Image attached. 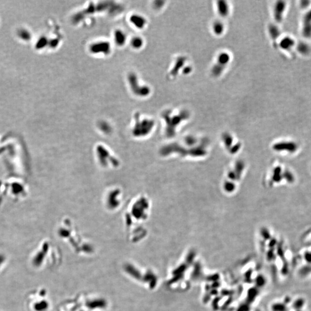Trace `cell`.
Returning <instances> with one entry per match:
<instances>
[{
    "mask_svg": "<svg viewBox=\"0 0 311 311\" xmlns=\"http://www.w3.org/2000/svg\"><path fill=\"white\" fill-rule=\"evenodd\" d=\"M215 7L217 13L221 17L224 19L229 16L230 13V5L228 1H217Z\"/></svg>",
    "mask_w": 311,
    "mask_h": 311,
    "instance_id": "3",
    "label": "cell"
},
{
    "mask_svg": "<svg viewBox=\"0 0 311 311\" xmlns=\"http://www.w3.org/2000/svg\"><path fill=\"white\" fill-rule=\"evenodd\" d=\"M131 44L132 47L134 49H140L142 46L143 42L141 38L138 37H136L132 39V41L131 42Z\"/></svg>",
    "mask_w": 311,
    "mask_h": 311,
    "instance_id": "7",
    "label": "cell"
},
{
    "mask_svg": "<svg viewBox=\"0 0 311 311\" xmlns=\"http://www.w3.org/2000/svg\"><path fill=\"white\" fill-rule=\"evenodd\" d=\"M130 21L131 24H133L137 29H144V27L146 24L145 18L137 14H134L132 16H131Z\"/></svg>",
    "mask_w": 311,
    "mask_h": 311,
    "instance_id": "4",
    "label": "cell"
},
{
    "mask_svg": "<svg viewBox=\"0 0 311 311\" xmlns=\"http://www.w3.org/2000/svg\"><path fill=\"white\" fill-rule=\"evenodd\" d=\"M114 40L118 45L122 46L123 45L126 41L125 33L121 30H116L114 33Z\"/></svg>",
    "mask_w": 311,
    "mask_h": 311,
    "instance_id": "6",
    "label": "cell"
},
{
    "mask_svg": "<svg viewBox=\"0 0 311 311\" xmlns=\"http://www.w3.org/2000/svg\"><path fill=\"white\" fill-rule=\"evenodd\" d=\"M110 49L109 43L104 41H99L91 45L89 50L92 54H108L110 52Z\"/></svg>",
    "mask_w": 311,
    "mask_h": 311,
    "instance_id": "2",
    "label": "cell"
},
{
    "mask_svg": "<svg viewBox=\"0 0 311 311\" xmlns=\"http://www.w3.org/2000/svg\"><path fill=\"white\" fill-rule=\"evenodd\" d=\"M230 61L231 56L229 53L226 51H222L219 53L211 70V74L214 77H220L227 68Z\"/></svg>",
    "mask_w": 311,
    "mask_h": 311,
    "instance_id": "1",
    "label": "cell"
},
{
    "mask_svg": "<svg viewBox=\"0 0 311 311\" xmlns=\"http://www.w3.org/2000/svg\"><path fill=\"white\" fill-rule=\"evenodd\" d=\"M225 27L221 21L215 20L212 24V31L214 35L220 37L225 32Z\"/></svg>",
    "mask_w": 311,
    "mask_h": 311,
    "instance_id": "5",
    "label": "cell"
}]
</instances>
